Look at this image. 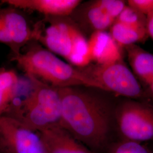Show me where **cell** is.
Wrapping results in <instances>:
<instances>
[{
	"label": "cell",
	"mask_w": 153,
	"mask_h": 153,
	"mask_svg": "<svg viewBox=\"0 0 153 153\" xmlns=\"http://www.w3.org/2000/svg\"><path fill=\"white\" fill-rule=\"evenodd\" d=\"M127 3L146 17L153 13V0H128Z\"/></svg>",
	"instance_id": "cell-19"
},
{
	"label": "cell",
	"mask_w": 153,
	"mask_h": 153,
	"mask_svg": "<svg viewBox=\"0 0 153 153\" xmlns=\"http://www.w3.org/2000/svg\"><path fill=\"white\" fill-rule=\"evenodd\" d=\"M47 153H94L60 125L38 131Z\"/></svg>",
	"instance_id": "cell-10"
},
{
	"label": "cell",
	"mask_w": 153,
	"mask_h": 153,
	"mask_svg": "<svg viewBox=\"0 0 153 153\" xmlns=\"http://www.w3.org/2000/svg\"><path fill=\"white\" fill-rule=\"evenodd\" d=\"M35 24V41L70 64L81 68L91 62L86 40L69 16L45 17Z\"/></svg>",
	"instance_id": "cell-4"
},
{
	"label": "cell",
	"mask_w": 153,
	"mask_h": 153,
	"mask_svg": "<svg viewBox=\"0 0 153 153\" xmlns=\"http://www.w3.org/2000/svg\"><path fill=\"white\" fill-rule=\"evenodd\" d=\"M111 153H151L141 143L121 141L115 146Z\"/></svg>",
	"instance_id": "cell-18"
},
{
	"label": "cell",
	"mask_w": 153,
	"mask_h": 153,
	"mask_svg": "<svg viewBox=\"0 0 153 153\" xmlns=\"http://www.w3.org/2000/svg\"><path fill=\"white\" fill-rule=\"evenodd\" d=\"M148 95H149L153 99V78L152 81L148 86Z\"/></svg>",
	"instance_id": "cell-22"
},
{
	"label": "cell",
	"mask_w": 153,
	"mask_h": 153,
	"mask_svg": "<svg viewBox=\"0 0 153 153\" xmlns=\"http://www.w3.org/2000/svg\"><path fill=\"white\" fill-rule=\"evenodd\" d=\"M86 17L89 25L94 31H105L115 23V20L107 14L96 1L88 6Z\"/></svg>",
	"instance_id": "cell-15"
},
{
	"label": "cell",
	"mask_w": 153,
	"mask_h": 153,
	"mask_svg": "<svg viewBox=\"0 0 153 153\" xmlns=\"http://www.w3.org/2000/svg\"><path fill=\"white\" fill-rule=\"evenodd\" d=\"M39 131L61 123L59 88L33 76H20L16 96L5 115Z\"/></svg>",
	"instance_id": "cell-2"
},
{
	"label": "cell",
	"mask_w": 153,
	"mask_h": 153,
	"mask_svg": "<svg viewBox=\"0 0 153 153\" xmlns=\"http://www.w3.org/2000/svg\"><path fill=\"white\" fill-rule=\"evenodd\" d=\"M110 35L120 47L141 42L148 38L146 28H136L115 22L110 28Z\"/></svg>",
	"instance_id": "cell-14"
},
{
	"label": "cell",
	"mask_w": 153,
	"mask_h": 153,
	"mask_svg": "<svg viewBox=\"0 0 153 153\" xmlns=\"http://www.w3.org/2000/svg\"><path fill=\"white\" fill-rule=\"evenodd\" d=\"M0 152L2 153H47L38 131L6 116L0 117Z\"/></svg>",
	"instance_id": "cell-7"
},
{
	"label": "cell",
	"mask_w": 153,
	"mask_h": 153,
	"mask_svg": "<svg viewBox=\"0 0 153 153\" xmlns=\"http://www.w3.org/2000/svg\"><path fill=\"white\" fill-rule=\"evenodd\" d=\"M81 68L98 85L100 90L133 100L149 97L137 77L123 61Z\"/></svg>",
	"instance_id": "cell-6"
},
{
	"label": "cell",
	"mask_w": 153,
	"mask_h": 153,
	"mask_svg": "<svg viewBox=\"0 0 153 153\" xmlns=\"http://www.w3.org/2000/svg\"><path fill=\"white\" fill-rule=\"evenodd\" d=\"M153 153V152H152V153Z\"/></svg>",
	"instance_id": "cell-23"
},
{
	"label": "cell",
	"mask_w": 153,
	"mask_h": 153,
	"mask_svg": "<svg viewBox=\"0 0 153 153\" xmlns=\"http://www.w3.org/2000/svg\"><path fill=\"white\" fill-rule=\"evenodd\" d=\"M115 129L121 141H153V105L128 99L115 107Z\"/></svg>",
	"instance_id": "cell-5"
},
{
	"label": "cell",
	"mask_w": 153,
	"mask_h": 153,
	"mask_svg": "<svg viewBox=\"0 0 153 153\" xmlns=\"http://www.w3.org/2000/svg\"><path fill=\"white\" fill-rule=\"evenodd\" d=\"M128 59L134 74L148 87L153 78V55L137 44L126 47Z\"/></svg>",
	"instance_id": "cell-12"
},
{
	"label": "cell",
	"mask_w": 153,
	"mask_h": 153,
	"mask_svg": "<svg viewBox=\"0 0 153 153\" xmlns=\"http://www.w3.org/2000/svg\"><path fill=\"white\" fill-rule=\"evenodd\" d=\"M0 43L5 44L10 49L12 47V43L8 33L6 30L5 27L0 18Z\"/></svg>",
	"instance_id": "cell-20"
},
{
	"label": "cell",
	"mask_w": 153,
	"mask_h": 153,
	"mask_svg": "<svg viewBox=\"0 0 153 153\" xmlns=\"http://www.w3.org/2000/svg\"><path fill=\"white\" fill-rule=\"evenodd\" d=\"M62 126L90 149L108 143L115 126V107L99 95L76 87L59 88Z\"/></svg>",
	"instance_id": "cell-1"
},
{
	"label": "cell",
	"mask_w": 153,
	"mask_h": 153,
	"mask_svg": "<svg viewBox=\"0 0 153 153\" xmlns=\"http://www.w3.org/2000/svg\"><path fill=\"white\" fill-rule=\"evenodd\" d=\"M146 30L148 36L152 39L153 40V13L147 16Z\"/></svg>",
	"instance_id": "cell-21"
},
{
	"label": "cell",
	"mask_w": 153,
	"mask_h": 153,
	"mask_svg": "<svg viewBox=\"0 0 153 153\" xmlns=\"http://www.w3.org/2000/svg\"><path fill=\"white\" fill-rule=\"evenodd\" d=\"M115 22L133 27L146 28L147 17L135 9L126 5Z\"/></svg>",
	"instance_id": "cell-16"
},
{
	"label": "cell",
	"mask_w": 153,
	"mask_h": 153,
	"mask_svg": "<svg viewBox=\"0 0 153 153\" xmlns=\"http://www.w3.org/2000/svg\"><path fill=\"white\" fill-rule=\"evenodd\" d=\"M79 0H2L0 4L21 10L35 11L45 17L71 16L81 3Z\"/></svg>",
	"instance_id": "cell-9"
},
{
	"label": "cell",
	"mask_w": 153,
	"mask_h": 153,
	"mask_svg": "<svg viewBox=\"0 0 153 153\" xmlns=\"http://www.w3.org/2000/svg\"><path fill=\"white\" fill-rule=\"evenodd\" d=\"M88 44L91 61L96 64L107 65L122 61L120 47L109 33L94 31Z\"/></svg>",
	"instance_id": "cell-11"
},
{
	"label": "cell",
	"mask_w": 153,
	"mask_h": 153,
	"mask_svg": "<svg viewBox=\"0 0 153 153\" xmlns=\"http://www.w3.org/2000/svg\"><path fill=\"white\" fill-rule=\"evenodd\" d=\"M0 153H1V152H0Z\"/></svg>",
	"instance_id": "cell-24"
},
{
	"label": "cell",
	"mask_w": 153,
	"mask_h": 153,
	"mask_svg": "<svg viewBox=\"0 0 153 153\" xmlns=\"http://www.w3.org/2000/svg\"><path fill=\"white\" fill-rule=\"evenodd\" d=\"M19 79L14 71L0 68V117L5 115L16 97Z\"/></svg>",
	"instance_id": "cell-13"
},
{
	"label": "cell",
	"mask_w": 153,
	"mask_h": 153,
	"mask_svg": "<svg viewBox=\"0 0 153 153\" xmlns=\"http://www.w3.org/2000/svg\"><path fill=\"white\" fill-rule=\"evenodd\" d=\"M98 5L115 21L126 7V2L121 0L96 1Z\"/></svg>",
	"instance_id": "cell-17"
},
{
	"label": "cell",
	"mask_w": 153,
	"mask_h": 153,
	"mask_svg": "<svg viewBox=\"0 0 153 153\" xmlns=\"http://www.w3.org/2000/svg\"><path fill=\"white\" fill-rule=\"evenodd\" d=\"M0 18L12 43L11 56L19 55L22 49L35 41V25H33L22 10L6 5L0 7Z\"/></svg>",
	"instance_id": "cell-8"
},
{
	"label": "cell",
	"mask_w": 153,
	"mask_h": 153,
	"mask_svg": "<svg viewBox=\"0 0 153 153\" xmlns=\"http://www.w3.org/2000/svg\"><path fill=\"white\" fill-rule=\"evenodd\" d=\"M24 74L37 78L54 88L84 86L99 88L98 85L82 70L62 60L36 41H33L21 53L11 56Z\"/></svg>",
	"instance_id": "cell-3"
}]
</instances>
